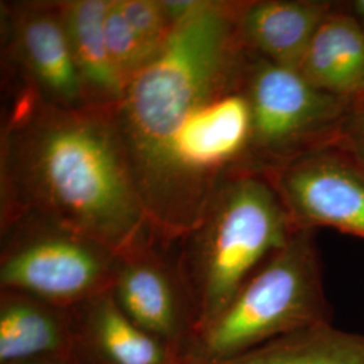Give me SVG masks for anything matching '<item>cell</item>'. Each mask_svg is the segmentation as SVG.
I'll use <instances>...</instances> for the list:
<instances>
[{
  "mask_svg": "<svg viewBox=\"0 0 364 364\" xmlns=\"http://www.w3.org/2000/svg\"><path fill=\"white\" fill-rule=\"evenodd\" d=\"M119 6L138 36L161 52L177 23L168 11L165 0H119Z\"/></svg>",
  "mask_w": 364,
  "mask_h": 364,
  "instance_id": "cell-16",
  "label": "cell"
},
{
  "mask_svg": "<svg viewBox=\"0 0 364 364\" xmlns=\"http://www.w3.org/2000/svg\"><path fill=\"white\" fill-rule=\"evenodd\" d=\"M1 21L4 61L16 87L55 107H90L68 46L58 1L3 3Z\"/></svg>",
  "mask_w": 364,
  "mask_h": 364,
  "instance_id": "cell-8",
  "label": "cell"
},
{
  "mask_svg": "<svg viewBox=\"0 0 364 364\" xmlns=\"http://www.w3.org/2000/svg\"><path fill=\"white\" fill-rule=\"evenodd\" d=\"M117 262L102 243L38 215L1 228V290L73 308L111 290Z\"/></svg>",
  "mask_w": 364,
  "mask_h": 364,
  "instance_id": "cell-5",
  "label": "cell"
},
{
  "mask_svg": "<svg viewBox=\"0 0 364 364\" xmlns=\"http://www.w3.org/2000/svg\"><path fill=\"white\" fill-rule=\"evenodd\" d=\"M72 308L14 290L0 293V364L75 355Z\"/></svg>",
  "mask_w": 364,
  "mask_h": 364,
  "instance_id": "cell-12",
  "label": "cell"
},
{
  "mask_svg": "<svg viewBox=\"0 0 364 364\" xmlns=\"http://www.w3.org/2000/svg\"><path fill=\"white\" fill-rule=\"evenodd\" d=\"M333 0H239L236 27L248 52L299 69Z\"/></svg>",
  "mask_w": 364,
  "mask_h": 364,
  "instance_id": "cell-10",
  "label": "cell"
},
{
  "mask_svg": "<svg viewBox=\"0 0 364 364\" xmlns=\"http://www.w3.org/2000/svg\"><path fill=\"white\" fill-rule=\"evenodd\" d=\"M296 232L263 173L243 171L221 185L200 223L171 245L191 304L193 338L225 309L248 277Z\"/></svg>",
  "mask_w": 364,
  "mask_h": 364,
  "instance_id": "cell-3",
  "label": "cell"
},
{
  "mask_svg": "<svg viewBox=\"0 0 364 364\" xmlns=\"http://www.w3.org/2000/svg\"><path fill=\"white\" fill-rule=\"evenodd\" d=\"M9 364H81L76 355L69 356H48V358H37L22 362H14Z\"/></svg>",
  "mask_w": 364,
  "mask_h": 364,
  "instance_id": "cell-19",
  "label": "cell"
},
{
  "mask_svg": "<svg viewBox=\"0 0 364 364\" xmlns=\"http://www.w3.org/2000/svg\"><path fill=\"white\" fill-rule=\"evenodd\" d=\"M341 144L364 165V97L350 107Z\"/></svg>",
  "mask_w": 364,
  "mask_h": 364,
  "instance_id": "cell-17",
  "label": "cell"
},
{
  "mask_svg": "<svg viewBox=\"0 0 364 364\" xmlns=\"http://www.w3.org/2000/svg\"><path fill=\"white\" fill-rule=\"evenodd\" d=\"M58 7L85 103L115 108L123 97L124 84L105 41L107 0H63Z\"/></svg>",
  "mask_w": 364,
  "mask_h": 364,
  "instance_id": "cell-14",
  "label": "cell"
},
{
  "mask_svg": "<svg viewBox=\"0 0 364 364\" xmlns=\"http://www.w3.org/2000/svg\"><path fill=\"white\" fill-rule=\"evenodd\" d=\"M239 1L196 0L153 61L127 84L115 120L151 234L177 243L223 183L251 161Z\"/></svg>",
  "mask_w": 364,
  "mask_h": 364,
  "instance_id": "cell-1",
  "label": "cell"
},
{
  "mask_svg": "<svg viewBox=\"0 0 364 364\" xmlns=\"http://www.w3.org/2000/svg\"><path fill=\"white\" fill-rule=\"evenodd\" d=\"M262 173L297 231L329 227L364 237V165L341 142Z\"/></svg>",
  "mask_w": 364,
  "mask_h": 364,
  "instance_id": "cell-7",
  "label": "cell"
},
{
  "mask_svg": "<svg viewBox=\"0 0 364 364\" xmlns=\"http://www.w3.org/2000/svg\"><path fill=\"white\" fill-rule=\"evenodd\" d=\"M115 108H61L16 87L0 136V227L38 215L120 254L151 234Z\"/></svg>",
  "mask_w": 364,
  "mask_h": 364,
  "instance_id": "cell-2",
  "label": "cell"
},
{
  "mask_svg": "<svg viewBox=\"0 0 364 364\" xmlns=\"http://www.w3.org/2000/svg\"><path fill=\"white\" fill-rule=\"evenodd\" d=\"M338 3L358 22L364 33V0H344Z\"/></svg>",
  "mask_w": 364,
  "mask_h": 364,
  "instance_id": "cell-18",
  "label": "cell"
},
{
  "mask_svg": "<svg viewBox=\"0 0 364 364\" xmlns=\"http://www.w3.org/2000/svg\"><path fill=\"white\" fill-rule=\"evenodd\" d=\"M246 88L251 107V161L257 171L341 142L351 103L314 88L296 69L275 65L251 53Z\"/></svg>",
  "mask_w": 364,
  "mask_h": 364,
  "instance_id": "cell-6",
  "label": "cell"
},
{
  "mask_svg": "<svg viewBox=\"0 0 364 364\" xmlns=\"http://www.w3.org/2000/svg\"><path fill=\"white\" fill-rule=\"evenodd\" d=\"M105 30L112 64L126 90L131 80L139 75L159 52L149 46L132 28L119 6V0H107Z\"/></svg>",
  "mask_w": 364,
  "mask_h": 364,
  "instance_id": "cell-15",
  "label": "cell"
},
{
  "mask_svg": "<svg viewBox=\"0 0 364 364\" xmlns=\"http://www.w3.org/2000/svg\"><path fill=\"white\" fill-rule=\"evenodd\" d=\"M72 311L81 364H182L180 353L131 321L111 290Z\"/></svg>",
  "mask_w": 364,
  "mask_h": 364,
  "instance_id": "cell-11",
  "label": "cell"
},
{
  "mask_svg": "<svg viewBox=\"0 0 364 364\" xmlns=\"http://www.w3.org/2000/svg\"><path fill=\"white\" fill-rule=\"evenodd\" d=\"M111 294L132 323L183 356L193 318L171 246L150 237L117 254Z\"/></svg>",
  "mask_w": 364,
  "mask_h": 364,
  "instance_id": "cell-9",
  "label": "cell"
},
{
  "mask_svg": "<svg viewBox=\"0 0 364 364\" xmlns=\"http://www.w3.org/2000/svg\"><path fill=\"white\" fill-rule=\"evenodd\" d=\"M332 324L314 231L301 230L264 260L225 309L183 352L185 364H213L275 338Z\"/></svg>",
  "mask_w": 364,
  "mask_h": 364,
  "instance_id": "cell-4",
  "label": "cell"
},
{
  "mask_svg": "<svg viewBox=\"0 0 364 364\" xmlns=\"http://www.w3.org/2000/svg\"><path fill=\"white\" fill-rule=\"evenodd\" d=\"M311 85L350 103L364 97V33L338 1L316 31L299 69Z\"/></svg>",
  "mask_w": 364,
  "mask_h": 364,
  "instance_id": "cell-13",
  "label": "cell"
}]
</instances>
